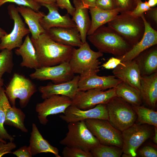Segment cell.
<instances>
[{
    "label": "cell",
    "mask_w": 157,
    "mask_h": 157,
    "mask_svg": "<svg viewBox=\"0 0 157 157\" xmlns=\"http://www.w3.org/2000/svg\"><path fill=\"white\" fill-rule=\"evenodd\" d=\"M41 67L51 66L69 62L74 47L59 44L46 33L36 39L31 38Z\"/></svg>",
    "instance_id": "obj_1"
},
{
    "label": "cell",
    "mask_w": 157,
    "mask_h": 157,
    "mask_svg": "<svg viewBox=\"0 0 157 157\" xmlns=\"http://www.w3.org/2000/svg\"><path fill=\"white\" fill-rule=\"evenodd\" d=\"M87 38L98 51L112 54L119 58L133 47L117 32L104 25L99 27L92 34L88 35Z\"/></svg>",
    "instance_id": "obj_2"
},
{
    "label": "cell",
    "mask_w": 157,
    "mask_h": 157,
    "mask_svg": "<svg viewBox=\"0 0 157 157\" xmlns=\"http://www.w3.org/2000/svg\"><path fill=\"white\" fill-rule=\"evenodd\" d=\"M108 22V26L117 32L133 46L144 34L145 26L142 18L134 17L130 12L120 13Z\"/></svg>",
    "instance_id": "obj_3"
},
{
    "label": "cell",
    "mask_w": 157,
    "mask_h": 157,
    "mask_svg": "<svg viewBox=\"0 0 157 157\" xmlns=\"http://www.w3.org/2000/svg\"><path fill=\"white\" fill-rule=\"evenodd\" d=\"M78 48H74L69 62L73 72L80 75L91 72L98 73L101 64L98 58L103 53L92 50L87 41Z\"/></svg>",
    "instance_id": "obj_4"
},
{
    "label": "cell",
    "mask_w": 157,
    "mask_h": 157,
    "mask_svg": "<svg viewBox=\"0 0 157 157\" xmlns=\"http://www.w3.org/2000/svg\"><path fill=\"white\" fill-rule=\"evenodd\" d=\"M108 120L114 128L122 132L135 123L137 114L132 106L117 96L106 104Z\"/></svg>",
    "instance_id": "obj_5"
},
{
    "label": "cell",
    "mask_w": 157,
    "mask_h": 157,
    "mask_svg": "<svg viewBox=\"0 0 157 157\" xmlns=\"http://www.w3.org/2000/svg\"><path fill=\"white\" fill-rule=\"evenodd\" d=\"M68 131L60 142L62 145L90 151L100 144L88 128L85 121L68 123Z\"/></svg>",
    "instance_id": "obj_6"
},
{
    "label": "cell",
    "mask_w": 157,
    "mask_h": 157,
    "mask_svg": "<svg viewBox=\"0 0 157 157\" xmlns=\"http://www.w3.org/2000/svg\"><path fill=\"white\" fill-rule=\"evenodd\" d=\"M37 91L36 86L24 76L15 73L5 90L6 94L13 106H15L16 99H19L21 108L26 106L31 96Z\"/></svg>",
    "instance_id": "obj_7"
},
{
    "label": "cell",
    "mask_w": 157,
    "mask_h": 157,
    "mask_svg": "<svg viewBox=\"0 0 157 157\" xmlns=\"http://www.w3.org/2000/svg\"><path fill=\"white\" fill-rule=\"evenodd\" d=\"M85 121L88 129L100 144L122 148V132L114 128L108 120L88 119Z\"/></svg>",
    "instance_id": "obj_8"
},
{
    "label": "cell",
    "mask_w": 157,
    "mask_h": 157,
    "mask_svg": "<svg viewBox=\"0 0 157 157\" xmlns=\"http://www.w3.org/2000/svg\"><path fill=\"white\" fill-rule=\"evenodd\" d=\"M147 124H136L122 132L123 153L135 157L140 147L152 135L153 129Z\"/></svg>",
    "instance_id": "obj_9"
},
{
    "label": "cell",
    "mask_w": 157,
    "mask_h": 157,
    "mask_svg": "<svg viewBox=\"0 0 157 157\" xmlns=\"http://www.w3.org/2000/svg\"><path fill=\"white\" fill-rule=\"evenodd\" d=\"M8 10L10 18L14 21V27L10 33L0 38V50H1L5 49L12 50L20 47L23 42V38L30 33L15 5H9Z\"/></svg>",
    "instance_id": "obj_10"
},
{
    "label": "cell",
    "mask_w": 157,
    "mask_h": 157,
    "mask_svg": "<svg viewBox=\"0 0 157 157\" xmlns=\"http://www.w3.org/2000/svg\"><path fill=\"white\" fill-rule=\"evenodd\" d=\"M116 96L115 88L107 90L98 89L78 90L72 100L71 105L82 110L89 109L99 104H106Z\"/></svg>",
    "instance_id": "obj_11"
},
{
    "label": "cell",
    "mask_w": 157,
    "mask_h": 157,
    "mask_svg": "<svg viewBox=\"0 0 157 157\" xmlns=\"http://www.w3.org/2000/svg\"><path fill=\"white\" fill-rule=\"evenodd\" d=\"M72 100L67 96L53 95L38 103L35 110L40 123L46 125L48 122L47 117L51 115L64 113L66 109L71 105Z\"/></svg>",
    "instance_id": "obj_12"
},
{
    "label": "cell",
    "mask_w": 157,
    "mask_h": 157,
    "mask_svg": "<svg viewBox=\"0 0 157 157\" xmlns=\"http://www.w3.org/2000/svg\"><path fill=\"white\" fill-rule=\"evenodd\" d=\"M69 62L47 67H41L35 69L29 76L32 79L41 81L51 80L58 83L68 81L74 77Z\"/></svg>",
    "instance_id": "obj_13"
},
{
    "label": "cell",
    "mask_w": 157,
    "mask_h": 157,
    "mask_svg": "<svg viewBox=\"0 0 157 157\" xmlns=\"http://www.w3.org/2000/svg\"><path fill=\"white\" fill-rule=\"evenodd\" d=\"M63 114L59 117L68 123L88 119L108 120L106 104H99L92 108L85 110L71 105L66 109Z\"/></svg>",
    "instance_id": "obj_14"
},
{
    "label": "cell",
    "mask_w": 157,
    "mask_h": 157,
    "mask_svg": "<svg viewBox=\"0 0 157 157\" xmlns=\"http://www.w3.org/2000/svg\"><path fill=\"white\" fill-rule=\"evenodd\" d=\"M95 72L80 75L78 82V90L85 91L93 89L105 90L115 88L122 82L114 75L100 76Z\"/></svg>",
    "instance_id": "obj_15"
},
{
    "label": "cell",
    "mask_w": 157,
    "mask_h": 157,
    "mask_svg": "<svg viewBox=\"0 0 157 157\" xmlns=\"http://www.w3.org/2000/svg\"><path fill=\"white\" fill-rule=\"evenodd\" d=\"M41 6L47 8L49 13L40 20V23L46 31L53 27L70 28L76 27V25L67 13L61 15L58 12V7L56 3L52 4H41Z\"/></svg>",
    "instance_id": "obj_16"
},
{
    "label": "cell",
    "mask_w": 157,
    "mask_h": 157,
    "mask_svg": "<svg viewBox=\"0 0 157 157\" xmlns=\"http://www.w3.org/2000/svg\"><path fill=\"white\" fill-rule=\"evenodd\" d=\"M141 17L145 26L143 35L140 40L130 51L119 58L122 62L133 60L143 51L157 44V31L147 22L144 14Z\"/></svg>",
    "instance_id": "obj_17"
},
{
    "label": "cell",
    "mask_w": 157,
    "mask_h": 157,
    "mask_svg": "<svg viewBox=\"0 0 157 157\" xmlns=\"http://www.w3.org/2000/svg\"><path fill=\"white\" fill-rule=\"evenodd\" d=\"M113 75L122 81L139 90L141 75L135 60L122 62L113 69Z\"/></svg>",
    "instance_id": "obj_18"
},
{
    "label": "cell",
    "mask_w": 157,
    "mask_h": 157,
    "mask_svg": "<svg viewBox=\"0 0 157 157\" xmlns=\"http://www.w3.org/2000/svg\"><path fill=\"white\" fill-rule=\"evenodd\" d=\"M80 76H74L70 80L57 84H49L40 86L39 88L42 99H44L53 95H64L73 100L78 91Z\"/></svg>",
    "instance_id": "obj_19"
},
{
    "label": "cell",
    "mask_w": 157,
    "mask_h": 157,
    "mask_svg": "<svg viewBox=\"0 0 157 157\" xmlns=\"http://www.w3.org/2000/svg\"><path fill=\"white\" fill-rule=\"evenodd\" d=\"M46 33L52 40L62 45L79 47L83 44L76 27H53L47 31Z\"/></svg>",
    "instance_id": "obj_20"
},
{
    "label": "cell",
    "mask_w": 157,
    "mask_h": 157,
    "mask_svg": "<svg viewBox=\"0 0 157 157\" xmlns=\"http://www.w3.org/2000/svg\"><path fill=\"white\" fill-rule=\"evenodd\" d=\"M140 91L142 103L150 108H155L157 101V72L141 76Z\"/></svg>",
    "instance_id": "obj_21"
},
{
    "label": "cell",
    "mask_w": 157,
    "mask_h": 157,
    "mask_svg": "<svg viewBox=\"0 0 157 157\" xmlns=\"http://www.w3.org/2000/svg\"><path fill=\"white\" fill-rule=\"evenodd\" d=\"M16 8L28 25L31 38L37 39L42 34L46 32L40 23V19L45 15L43 12H36L30 7L23 6H19Z\"/></svg>",
    "instance_id": "obj_22"
},
{
    "label": "cell",
    "mask_w": 157,
    "mask_h": 157,
    "mask_svg": "<svg viewBox=\"0 0 157 157\" xmlns=\"http://www.w3.org/2000/svg\"><path fill=\"white\" fill-rule=\"evenodd\" d=\"M15 53L21 56L22 67H25L35 69L40 67L37 54L29 34L27 35L21 46L15 49Z\"/></svg>",
    "instance_id": "obj_23"
},
{
    "label": "cell",
    "mask_w": 157,
    "mask_h": 157,
    "mask_svg": "<svg viewBox=\"0 0 157 157\" xmlns=\"http://www.w3.org/2000/svg\"><path fill=\"white\" fill-rule=\"evenodd\" d=\"M134 59L138 65L141 76L149 75L157 72V45L143 51Z\"/></svg>",
    "instance_id": "obj_24"
},
{
    "label": "cell",
    "mask_w": 157,
    "mask_h": 157,
    "mask_svg": "<svg viewBox=\"0 0 157 157\" xmlns=\"http://www.w3.org/2000/svg\"><path fill=\"white\" fill-rule=\"evenodd\" d=\"M29 142V147L33 156L42 153H50L56 157H61L59 154L58 148L51 145L44 139L36 125L34 123L32 124Z\"/></svg>",
    "instance_id": "obj_25"
},
{
    "label": "cell",
    "mask_w": 157,
    "mask_h": 157,
    "mask_svg": "<svg viewBox=\"0 0 157 157\" xmlns=\"http://www.w3.org/2000/svg\"><path fill=\"white\" fill-rule=\"evenodd\" d=\"M75 10L72 16V20L75 23L83 43L86 41L87 33L90 27L91 20L88 14L89 9L78 3L73 1Z\"/></svg>",
    "instance_id": "obj_26"
},
{
    "label": "cell",
    "mask_w": 157,
    "mask_h": 157,
    "mask_svg": "<svg viewBox=\"0 0 157 157\" xmlns=\"http://www.w3.org/2000/svg\"><path fill=\"white\" fill-rule=\"evenodd\" d=\"M89 10L91 20L90 27L87 35L92 34L99 27L110 21L121 12L118 8L106 10L94 7L90 8Z\"/></svg>",
    "instance_id": "obj_27"
},
{
    "label": "cell",
    "mask_w": 157,
    "mask_h": 157,
    "mask_svg": "<svg viewBox=\"0 0 157 157\" xmlns=\"http://www.w3.org/2000/svg\"><path fill=\"white\" fill-rule=\"evenodd\" d=\"M115 88L117 96L132 106L141 105L142 101L140 90L122 81Z\"/></svg>",
    "instance_id": "obj_28"
},
{
    "label": "cell",
    "mask_w": 157,
    "mask_h": 157,
    "mask_svg": "<svg viewBox=\"0 0 157 157\" xmlns=\"http://www.w3.org/2000/svg\"><path fill=\"white\" fill-rule=\"evenodd\" d=\"M11 107L5 90L2 87L0 88V136L3 140L13 142L14 138L8 133L4 126L7 110Z\"/></svg>",
    "instance_id": "obj_29"
},
{
    "label": "cell",
    "mask_w": 157,
    "mask_h": 157,
    "mask_svg": "<svg viewBox=\"0 0 157 157\" xmlns=\"http://www.w3.org/2000/svg\"><path fill=\"white\" fill-rule=\"evenodd\" d=\"M25 117V114L20 109L13 106L7 110L4 124L15 127L26 133L28 131L24 124Z\"/></svg>",
    "instance_id": "obj_30"
},
{
    "label": "cell",
    "mask_w": 157,
    "mask_h": 157,
    "mask_svg": "<svg viewBox=\"0 0 157 157\" xmlns=\"http://www.w3.org/2000/svg\"><path fill=\"white\" fill-rule=\"evenodd\" d=\"M132 106L137 114L138 121L140 124L157 126L156 111L141 106Z\"/></svg>",
    "instance_id": "obj_31"
},
{
    "label": "cell",
    "mask_w": 157,
    "mask_h": 157,
    "mask_svg": "<svg viewBox=\"0 0 157 157\" xmlns=\"http://www.w3.org/2000/svg\"><path fill=\"white\" fill-rule=\"evenodd\" d=\"M93 157H120L123 154L122 148L100 144L90 151Z\"/></svg>",
    "instance_id": "obj_32"
},
{
    "label": "cell",
    "mask_w": 157,
    "mask_h": 157,
    "mask_svg": "<svg viewBox=\"0 0 157 157\" xmlns=\"http://www.w3.org/2000/svg\"><path fill=\"white\" fill-rule=\"evenodd\" d=\"M12 50L5 49L0 52V78L5 73H11L14 66Z\"/></svg>",
    "instance_id": "obj_33"
},
{
    "label": "cell",
    "mask_w": 157,
    "mask_h": 157,
    "mask_svg": "<svg viewBox=\"0 0 157 157\" xmlns=\"http://www.w3.org/2000/svg\"><path fill=\"white\" fill-rule=\"evenodd\" d=\"M62 154L64 157H93L90 151L67 146L63 148Z\"/></svg>",
    "instance_id": "obj_34"
},
{
    "label": "cell",
    "mask_w": 157,
    "mask_h": 157,
    "mask_svg": "<svg viewBox=\"0 0 157 157\" xmlns=\"http://www.w3.org/2000/svg\"><path fill=\"white\" fill-rule=\"evenodd\" d=\"M7 2L16 3L19 6H23L31 8L36 12L39 11L41 4L32 0H0V7Z\"/></svg>",
    "instance_id": "obj_35"
},
{
    "label": "cell",
    "mask_w": 157,
    "mask_h": 157,
    "mask_svg": "<svg viewBox=\"0 0 157 157\" xmlns=\"http://www.w3.org/2000/svg\"><path fill=\"white\" fill-rule=\"evenodd\" d=\"M115 1L118 8L121 10L120 13L131 12L136 5L135 0H115Z\"/></svg>",
    "instance_id": "obj_36"
},
{
    "label": "cell",
    "mask_w": 157,
    "mask_h": 157,
    "mask_svg": "<svg viewBox=\"0 0 157 157\" xmlns=\"http://www.w3.org/2000/svg\"><path fill=\"white\" fill-rule=\"evenodd\" d=\"M151 8L149 6L147 1L143 2L141 0L137 3L135 8L130 12V13L134 17H140Z\"/></svg>",
    "instance_id": "obj_37"
},
{
    "label": "cell",
    "mask_w": 157,
    "mask_h": 157,
    "mask_svg": "<svg viewBox=\"0 0 157 157\" xmlns=\"http://www.w3.org/2000/svg\"><path fill=\"white\" fill-rule=\"evenodd\" d=\"M95 7L106 10L118 8L115 0H96Z\"/></svg>",
    "instance_id": "obj_38"
},
{
    "label": "cell",
    "mask_w": 157,
    "mask_h": 157,
    "mask_svg": "<svg viewBox=\"0 0 157 157\" xmlns=\"http://www.w3.org/2000/svg\"><path fill=\"white\" fill-rule=\"evenodd\" d=\"M138 154L142 157H157V151L152 146H146L139 150Z\"/></svg>",
    "instance_id": "obj_39"
},
{
    "label": "cell",
    "mask_w": 157,
    "mask_h": 157,
    "mask_svg": "<svg viewBox=\"0 0 157 157\" xmlns=\"http://www.w3.org/2000/svg\"><path fill=\"white\" fill-rule=\"evenodd\" d=\"M56 3L62 9H65L68 14L72 16L75 10V8L72 5L70 0H56Z\"/></svg>",
    "instance_id": "obj_40"
},
{
    "label": "cell",
    "mask_w": 157,
    "mask_h": 157,
    "mask_svg": "<svg viewBox=\"0 0 157 157\" xmlns=\"http://www.w3.org/2000/svg\"><path fill=\"white\" fill-rule=\"evenodd\" d=\"M16 144L13 142L7 143L0 141V157L8 154H12V150L16 147Z\"/></svg>",
    "instance_id": "obj_41"
},
{
    "label": "cell",
    "mask_w": 157,
    "mask_h": 157,
    "mask_svg": "<svg viewBox=\"0 0 157 157\" xmlns=\"http://www.w3.org/2000/svg\"><path fill=\"white\" fill-rule=\"evenodd\" d=\"M122 63L121 60L118 58L112 57L106 62L103 64L101 66L107 69H113L118 65Z\"/></svg>",
    "instance_id": "obj_42"
},
{
    "label": "cell",
    "mask_w": 157,
    "mask_h": 157,
    "mask_svg": "<svg viewBox=\"0 0 157 157\" xmlns=\"http://www.w3.org/2000/svg\"><path fill=\"white\" fill-rule=\"evenodd\" d=\"M145 15H144L147 21L149 20L155 26L157 25V8H151L148 11L145 12Z\"/></svg>",
    "instance_id": "obj_43"
},
{
    "label": "cell",
    "mask_w": 157,
    "mask_h": 157,
    "mask_svg": "<svg viewBox=\"0 0 157 157\" xmlns=\"http://www.w3.org/2000/svg\"><path fill=\"white\" fill-rule=\"evenodd\" d=\"M12 154L17 157H32L33 156L29 146L22 147L12 152Z\"/></svg>",
    "instance_id": "obj_44"
},
{
    "label": "cell",
    "mask_w": 157,
    "mask_h": 157,
    "mask_svg": "<svg viewBox=\"0 0 157 157\" xmlns=\"http://www.w3.org/2000/svg\"><path fill=\"white\" fill-rule=\"evenodd\" d=\"M81 4L82 6L89 8L95 7L96 0H73Z\"/></svg>",
    "instance_id": "obj_45"
},
{
    "label": "cell",
    "mask_w": 157,
    "mask_h": 157,
    "mask_svg": "<svg viewBox=\"0 0 157 157\" xmlns=\"http://www.w3.org/2000/svg\"><path fill=\"white\" fill-rule=\"evenodd\" d=\"M34 1L41 4H52L56 3V0H32Z\"/></svg>",
    "instance_id": "obj_46"
},
{
    "label": "cell",
    "mask_w": 157,
    "mask_h": 157,
    "mask_svg": "<svg viewBox=\"0 0 157 157\" xmlns=\"http://www.w3.org/2000/svg\"><path fill=\"white\" fill-rule=\"evenodd\" d=\"M147 2L149 6L151 8L156 5L157 0H148Z\"/></svg>",
    "instance_id": "obj_47"
},
{
    "label": "cell",
    "mask_w": 157,
    "mask_h": 157,
    "mask_svg": "<svg viewBox=\"0 0 157 157\" xmlns=\"http://www.w3.org/2000/svg\"><path fill=\"white\" fill-rule=\"evenodd\" d=\"M154 135L153 137V141L156 144H157V126H154Z\"/></svg>",
    "instance_id": "obj_48"
},
{
    "label": "cell",
    "mask_w": 157,
    "mask_h": 157,
    "mask_svg": "<svg viewBox=\"0 0 157 157\" xmlns=\"http://www.w3.org/2000/svg\"><path fill=\"white\" fill-rule=\"evenodd\" d=\"M7 33L4 29L0 27V38Z\"/></svg>",
    "instance_id": "obj_49"
},
{
    "label": "cell",
    "mask_w": 157,
    "mask_h": 157,
    "mask_svg": "<svg viewBox=\"0 0 157 157\" xmlns=\"http://www.w3.org/2000/svg\"><path fill=\"white\" fill-rule=\"evenodd\" d=\"M4 84V81L3 79L0 78V88L2 87Z\"/></svg>",
    "instance_id": "obj_50"
},
{
    "label": "cell",
    "mask_w": 157,
    "mask_h": 157,
    "mask_svg": "<svg viewBox=\"0 0 157 157\" xmlns=\"http://www.w3.org/2000/svg\"><path fill=\"white\" fill-rule=\"evenodd\" d=\"M0 141H2L5 143H6V141L5 140H3L2 138H1L0 136Z\"/></svg>",
    "instance_id": "obj_51"
},
{
    "label": "cell",
    "mask_w": 157,
    "mask_h": 157,
    "mask_svg": "<svg viewBox=\"0 0 157 157\" xmlns=\"http://www.w3.org/2000/svg\"><path fill=\"white\" fill-rule=\"evenodd\" d=\"M141 0H135V2L136 4L138 2V1H140Z\"/></svg>",
    "instance_id": "obj_52"
},
{
    "label": "cell",
    "mask_w": 157,
    "mask_h": 157,
    "mask_svg": "<svg viewBox=\"0 0 157 157\" xmlns=\"http://www.w3.org/2000/svg\"></svg>",
    "instance_id": "obj_53"
}]
</instances>
